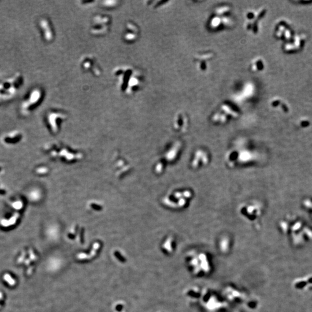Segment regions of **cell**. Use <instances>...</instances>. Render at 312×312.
I'll list each match as a JSON object with an SVG mask.
<instances>
[{"mask_svg":"<svg viewBox=\"0 0 312 312\" xmlns=\"http://www.w3.org/2000/svg\"><path fill=\"white\" fill-rule=\"evenodd\" d=\"M95 63L96 62L94 60V58L92 57V56L86 57L82 61V64L83 67L85 69V70H88V71L92 70V69L94 68L99 70V69L98 68H96L95 65H94L95 64Z\"/></svg>","mask_w":312,"mask_h":312,"instance_id":"8992f818","label":"cell"},{"mask_svg":"<svg viewBox=\"0 0 312 312\" xmlns=\"http://www.w3.org/2000/svg\"><path fill=\"white\" fill-rule=\"evenodd\" d=\"M115 75L118 78L119 87L127 94H132L141 88L143 78L141 73L128 67H123L116 70Z\"/></svg>","mask_w":312,"mask_h":312,"instance_id":"6da1fadb","label":"cell"},{"mask_svg":"<svg viewBox=\"0 0 312 312\" xmlns=\"http://www.w3.org/2000/svg\"><path fill=\"white\" fill-rule=\"evenodd\" d=\"M42 92L39 88L32 90L27 99H25L22 104V109L24 112H27L33 107L36 106L42 98Z\"/></svg>","mask_w":312,"mask_h":312,"instance_id":"3957f363","label":"cell"},{"mask_svg":"<svg viewBox=\"0 0 312 312\" xmlns=\"http://www.w3.org/2000/svg\"><path fill=\"white\" fill-rule=\"evenodd\" d=\"M110 24V19L108 16H97L93 19L91 31L94 34H104L109 30Z\"/></svg>","mask_w":312,"mask_h":312,"instance_id":"7a4b0ae2","label":"cell"},{"mask_svg":"<svg viewBox=\"0 0 312 312\" xmlns=\"http://www.w3.org/2000/svg\"><path fill=\"white\" fill-rule=\"evenodd\" d=\"M127 31L126 34L124 35V38L127 41H133L135 40L138 37V28L135 26L133 24H128L127 27Z\"/></svg>","mask_w":312,"mask_h":312,"instance_id":"5b68a950","label":"cell"},{"mask_svg":"<svg viewBox=\"0 0 312 312\" xmlns=\"http://www.w3.org/2000/svg\"><path fill=\"white\" fill-rule=\"evenodd\" d=\"M40 26L41 27L44 38L48 41L53 39V33L49 22L46 19H42L40 22Z\"/></svg>","mask_w":312,"mask_h":312,"instance_id":"277c9868","label":"cell"}]
</instances>
